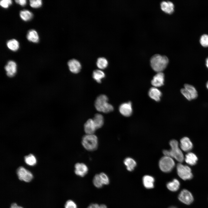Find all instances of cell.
<instances>
[{
	"instance_id": "obj_1",
	"label": "cell",
	"mask_w": 208,
	"mask_h": 208,
	"mask_svg": "<svg viewBox=\"0 0 208 208\" xmlns=\"http://www.w3.org/2000/svg\"><path fill=\"white\" fill-rule=\"evenodd\" d=\"M171 147L170 150H164L163 153L164 156L170 157L175 159L177 161L181 163L183 161V154L179 147L178 142L176 140H171L169 143Z\"/></svg>"
},
{
	"instance_id": "obj_2",
	"label": "cell",
	"mask_w": 208,
	"mask_h": 208,
	"mask_svg": "<svg viewBox=\"0 0 208 208\" xmlns=\"http://www.w3.org/2000/svg\"><path fill=\"white\" fill-rule=\"evenodd\" d=\"M169 62L168 58L165 55L156 54L151 58L150 63L151 67L155 71L162 72L167 67Z\"/></svg>"
},
{
	"instance_id": "obj_3",
	"label": "cell",
	"mask_w": 208,
	"mask_h": 208,
	"mask_svg": "<svg viewBox=\"0 0 208 208\" xmlns=\"http://www.w3.org/2000/svg\"><path fill=\"white\" fill-rule=\"evenodd\" d=\"M108 98L105 95L101 94L98 96L95 102V107L98 111L107 113L113 111L114 107L108 103Z\"/></svg>"
},
{
	"instance_id": "obj_4",
	"label": "cell",
	"mask_w": 208,
	"mask_h": 208,
	"mask_svg": "<svg viewBox=\"0 0 208 208\" xmlns=\"http://www.w3.org/2000/svg\"><path fill=\"white\" fill-rule=\"evenodd\" d=\"M81 144L87 150L93 151L96 150L98 145V140L97 136L94 134H87L82 137Z\"/></svg>"
},
{
	"instance_id": "obj_5",
	"label": "cell",
	"mask_w": 208,
	"mask_h": 208,
	"mask_svg": "<svg viewBox=\"0 0 208 208\" xmlns=\"http://www.w3.org/2000/svg\"><path fill=\"white\" fill-rule=\"evenodd\" d=\"M159 166L161 170L163 172H170L175 166V163L172 158L166 156L162 157L159 162Z\"/></svg>"
},
{
	"instance_id": "obj_6",
	"label": "cell",
	"mask_w": 208,
	"mask_h": 208,
	"mask_svg": "<svg viewBox=\"0 0 208 208\" xmlns=\"http://www.w3.org/2000/svg\"><path fill=\"white\" fill-rule=\"evenodd\" d=\"M177 171L179 176L183 180H190L193 177L190 168L180 163L177 165Z\"/></svg>"
},
{
	"instance_id": "obj_7",
	"label": "cell",
	"mask_w": 208,
	"mask_h": 208,
	"mask_svg": "<svg viewBox=\"0 0 208 208\" xmlns=\"http://www.w3.org/2000/svg\"><path fill=\"white\" fill-rule=\"evenodd\" d=\"M16 173L19 179L25 182H30L33 178L32 173L22 166L17 169Z\"/></svg>"
},
{
	"instance_id": "obj_8",
	"label": "cell",
	"mask_w": 208,
	"mask_h": 208,
	"mask_svg": "<svg viewBox=\"0 0 208 208\" xmlns=\"http://www.w3.org/2000/svg\"><path fill=\"white\" fill-rule=\"evenodd\" d=\"M178 198L181 202L186 205L191 204L194 200L192 194L185 189L183 190L181 192L179 195Z\"/></svg>"
},
{
	"instance_id": "obj_9",
	"label": "cell",
	"mask_w": 208,
	"mask_h": 208,
	"mask_svg": "<svg viewBox=\"0 0 208 208\" xmlns=\"http://www.w3.org/2000/svg\"><path fill=\"white\" fill-rule=\"evenodd\" d=\"M75 173L78 176L83 177L88 172V169L87 166L82 163H77L75 165Z\"/></svg>"
},
{
	"instance_id": "obj_10",
	"label": "cell",
	"mask_w": 208,
	"mask_h": 208,
	"mask_svg": "<svg viewBox=\"0 0 208 208\" xmlns=\"http://www.w3.org/2000/svg\"><path fill=\"white\" fill-rule=\"evenodd\" d=\"M119 111L120 113L125 116H130L132 112L131 102H129L121 104L119 107Z\"/></svg>"
},
{
	"instance_id": "obj_11",
	"label": "cell",
	"mask_w": 208,
	"mask_h": 208,
	"mask_svg": "<svg viewBox=\"0 0 208 208\" xmlns=\"http://www.w3.org/2000/svg\"><path fill=\"white\" fill-rule=\"evenodd\" d=\"M68 65L70 71L73 73H78L81 68L80 62L75 59L70 60L68 62Z\"/></svg>"
},
{
	"instance_id": "obj_12",
	"label": "cell",
	"mask_w": 208,
	"mask_h": 208,
	"mask_svg": "<svg viewBox=\"0 0 208 208\" xmlns=\"http://www.w3.org/2000/svg\"><path fill=\"white\" fill-rule=\"evenodd\" d=\"M97 129L92 119H89L85 123L84 130L86 134H94Z\"/></svg>"
},
{
	"instance_id": "obj_13",
	"label": "cell",
	"mask_w": 208,
	"mask_h": 208,
	"mask_svg": "<svg viewBox=\"0 0 208 208\" xmlns=\"http://www.w3.org/2000/svg\"><path fill=\"white\" fill-rule=\"evenodd\" d=\"M164 75L162 72H158L155 75L151 81V83L155 87H159L164 85Z\"/></svg>"
},
{
	"instance_id": "obj_14",
	"label": "cell",
	"mask_w": 208,
	"mask_h": 208,
	"mask_svg": "<svg viewBox=\"0 0 208 208\" xmlns=\"http://www.w3.org/2000/svg\"><path fill=\"white\" fill-rule=\"evenodd\" d=\"M5 69L7 75L9 77H12L15 75L16 72V64L14 61H10L5 66Z\"/></svg>"
},
{
	"instance_id": "obj_15",
	"label": "cell",
	"mask_w": 208,
	"mask_h": 208,
	"mask_svg": "<svg viewBox=\"0 0 208 208\" xmlns=\"http://www.w3.org/2000/svg\"><path fill=\"white\" fill-rule=\"evenodd\" d=\"M161 10L165 13L171 14L174 11V5L173 3L170 1H163L160 4Z\"/></svg>"
},
{
	"instance_id": "obj_16",
	"label": "cell",
	"mask_w": 208,
	"mask_h": 208,
	"mask_svg": "<svg viewBox=\"0 0 208 208\" xmlns=\"http://www.w3.org/2000/svg\"><path fill=\"white\" fill-rule=\"evenodd\" d=\"M180 146L182 150L185 152L190 151L193 147L192 142L187 137H184L181 140Z\"/></svg>"
},
{
	"instance_id": "obj_17",
	"label": "cell",
	"mask_w": 208,
	"mask_h": 208,
	"mask_svg": "<svg viewBox=\"0 0 208 208\" xmlns=\"http://www.w3.org/2000/svg\"><path fill=\"white\" fill-rule=\"evenodd\" d=\"M149 97L155 101L158 102L160 100L162 93L161 91L156 87H153L151 88L149 90L148 93Z\"/></svg>"
},
{
	"instance_id": "obj_18",
	"label": "cell",
	"mask_w": 208,
	"mask_h": 208,
	"mask_svg": "<svg viewBox=\"0 0 208 208\" xmlns=\"http://www.w3.org/2000/svg\"><path fill=\"white\" fill-rule=\"evenodd\" d=\"M143 181L144 187L148 189H151L154 187V179L152 177L146 175L143 177Z\"/></svg>"
},
{
	"instance_id": "obj_19",
	"label": "cell",
	"mask_w": 208,
	"mask_h": 208,
	"mask_svg": "<svg viewBox=\"0 0 208 208\" xmlns=\"http://www.w3.org/2000/svg\"><path fill=\"white\" fill-rule=\"evenodd\" d=\"M198 158L196 156L194 153L189 152L185 155V160L187 164L193 166L196 163Z\"/></svg>"
},
{
	"instance_id": "obj_20",
	"label": "cell",
	"mask_w": 208,
	"mask_h": 208,
	"mask_svg": "<svg viewBox=\"0 0 208 208\" xmlns=\"http://www.w3.org/2000/svg\"><path fill=\"white\" fill-rule=\"evenodd\" d=\"M92 119L97 129L101 128L103 125L104 119L103 117L101 114H95Z\"/></svg>"
},
{
	"instance_id": "obj_21",
	"label": "cell",
	"mask_w": 208,
	"mask_h": 208,
	"mask_svg": "<svg viewBox=\"0 0 208 208\" xmlns=\"http://www.w3.org/2000/svg\"><path fill=\"white\" fill-rule=\"evenodd\" d=\"M27 38L29 41L34 43L37 42L39 40L37 32L34 29L30 30L28 31Z\"/></svg>"
},
{
	"instance_id": "obj_22",
	"label": "cell",
	"mask_w": 208,
	"mask_h": 208,
	"mask_svg": "<svg viewBox=\"0 0 208 208\" xmlns=\"http://www.w3.org/2000/svg\"><path fill=\"white\" fill-rule=\"evenodd\" d=\"M124 163L127 169L129 171L133 170L136 165V161L132 158L127 157L125 159Z\"/></svg>"
},
{
	"instance_id": "obj_23",
	"label": "cell",
	"mask_w": 208,
	"mask_h": 208,
	"mask_svg": "<svg viewBox=\"0 0 208 208\" xmlns=\"http://www.w3.org/2000/svg\"><path fill=\"white\" fill-rule=\"evenodd\" d=\"M105 73L100 70H94L92 73L93 78L98 83H101V80L105 77Z\"/></svg>"
},
{
	"instance_id": "obj_24",
	"label": "cell",
	"mask_w": 208,
	"mask_h": 208,
	"mask_svg": "<svg viewBox=\"0 0 208 208\" xmlns=\"http://www.w3.org/2000/svg\"><path fill=\"white\" fill-rule=\"evenodd\" d=\"M180 185L179 181L177 179H174L172 181L169 182L167 184V187L169 190L175 192L179 189Z\"/></svg>"
},
{
	"instance_id": "obj_25",
	"label": "cell",
	"mask_w": 208,
	"mask_h": 208,
	"mask_svg": "<svg viewBox=\"0 0 208 208\" xmlns=\"http://www.w3.org/2000/svg\"><path fill=\"white\" fill-rule=\"evenodd\" d=\"M184 87L190 94L192 99H195L197 97V92L194 86L190 84H185L184 85Z\"/></svg>"
},
{
	"instance_id": "obj_26",
	"label": "cell",
	"mask_w": 208,
	"mask_h": 208,
	"mask_svg": "<svg viewBox=\"0 0 208 208\" xmlns=\"http://www.w3.org/2000/svg\"><path fill=\"white\" fill-rule=\"evenodd\" d=\"M7 45L9 49L14 51L17 50L19 47L18 42L15 39L8 41L7 43Z\"/></svg>"
},
{
	"instance_id": "obj_27",
	"label": "cell",
	"mask_w": 208,
	"mask_h": 208,
	"mask_svg": "<svg viewBox=\"0 0 208 208\" xmlns=\"http://www.w3.org/2000/svg\"><path fill=\"white\" fill-rule=\"evenodd\" d=\"M108 65V61L105 58L100 57L98 59L96 62V65L99 69H104L107 67Z\"/></svg>"
},
{
	"instance_id": "obj_28",
	"label": "cell",
	"mask_w": 208,
	"mask_h": 208,
	"mask_svg": "<svg viewBox=\"0 0 208 208\" xmlns=\"http://www.w3.org/2000/svg\"><path fill=\"white\" fill-rule=\"evenodd\" d=\"M20 16L23 20L27 21L29 20L32 18L33 14L29 11L25 10L20 11Z\"/></svg>"
},
{
	"instance_id": "obj_29",
	"label": "cell",
	"mask_w": 208,
	"mask_h": 208,
	"mask_svg": "<svg viewBox=\"0 0 208 208\" xmlns=\"http://www.w3.org/2000/svg\"><path fill=\"white\" fill-rule=\"evenodd\" d=\"M25 162L27 165L33 166L36 163V160L34 156L32 154H30L25 157Z\"/></svg>"
},
{
	"instance_id": "obj_30",
	"label": "cell",
	"mask_w": 208,
	"mask_h": 208,
	"mask_svg": "<svg viewBox=\"0 0 208 208\" xmlns=\"http://www.w3.org/2000/svg\"><path fill=\"white\" fill-rule=\"evenodd\" d=\"M93 182L95 187L98 188H101L103 185L99 174H96L94 176Z\"/></svg>"
},
{
	"instance_id": "obj_31",
	"label": "cell",
	"mask_w": 208,
	"mask_h": 208,
	"mask_svg": "<svg viewBox=\"0 0 208 208\" xmlns=\"http://www.w3.org/2000/svg\"><path fill=\"white\" fill-rule=\"evenodd\" d=\"M200 42L203 47H208V35H203L200 38Z\"/></svg>"
},
{
	"instance_id": "obj_32",
	"label": "cell",
	"mask_w": 208,
	"mask_h": 208,
	"mask_svg": "<svg viewBox=\"0 0 208 208\" xmlns=\"http://www.w3.org/2000/svg\"><path fill=\"white\" fill-rule=\"evenodd\" d=\"M29 1L30 6L33 8H39L42 5V1L41 0H31Z\"/></svg>"
},
{
	"instance_id": "obj_33",
	"label": "cell",
	"mask_w": 208,
	"mask_h": 208,
	"mask_svg": "<svg viewBox=\"0 0 208 208\" xmlns=\"http://www.w3.org/2000/svg\"><path fill=\"white\" fill-rule=\"evenodd\" d=\"M99 174L103 184H108L109 182V180L108 176L104 172L101 173Z\"/></svg>"
},
{
	"instance_id": "obj_34",
	"label": "cell",
	"mask_w": 208,
	"mask_h": 208,
	"mask_svg": "<svg viewBox=\"0 0 208 208\" xmlns=\"http://www.w3.org/2000/svg\"><path fill=\"white\" fill-rule=\"evenodd\" d=\"M65 208H77L76 203L72 200H67L66 203Z\"/></svg>"
},
{
	"instance_id": "obj_35",
	"label": "cell",
	"mask_w": 208,
	"mask_h": 208,
	"mask_svg": "<svg viewBox=\"0 0 208 208\" xmlns=\"http://www.w3.org/2000/svg\"><path fill=\"white\" fill-rule=\"evenodd\" d=\"M181 92L182 94L187 100L190 101L192 100L190 94L185 88H184L181 89Z\"/></svg>"
},
{
	"instance_id": "obj_36",
	"label": "cell",
	"mask_w": 208,
	"mask_h": 208,
	"mask_svg": "<svg viewBox=\"0 0 208 208\" xmlns=\"http://www.w3.org/2000/svg\"><path fill=\"white\" fill-rule=\"evenodd\" d=\"M12 3L11 0H2L0 1V5L4 8H7Z\"/></svg>"
},
{
	"instance_id": "obj_37",
	"label": "cell",
	"mask_w": 208,
	"mask_h": 208,
	"mask_svg": "<svg viewBox=\"0 0 208 208\" xmlns=\"http://www.w3.org/2000/svg\"><path fill=\"white\" fill-rule=\"evenodd\" d=\"M15 2L22 6L25 5L26 3V0H16Z\"/></svg>"
},
{
	"instance_id": "obj_38",
	"label": "cell",
	"mask_w": 208,
	"mask_h": 208,
	"mask_svg": "<svg viewBox=\"0 0 208 208\" xmlns=\"http://www.w3.org/2000/svg\"><path fill=\"white\" fill-rule=\"evenodd\" d=\"M99 205L97 204L93 203L90 204L87 208H99Z\"/></svg>"
},
{
	"instance_id": "obj_39",
	"label": "cell",
	"mask_w": 208,
	"mask_h": 208,
	"mask_svg": "<svg viewBox=\"0 0 208 208\" xmlns=\"http://www.w3.org/2000/svg\"><path fill=\"white\" fill-rule=\"evenodd\" d=\"M10 208H23V207L18 206L16 203H13L11 205Z\"/></svg>"
},
{
	"instance_id": "obj_40",
	"label": "cell",
	"mask_w": 208,
	"mask_h": 208,
	"mask_svg": "<svg viewBox=\"0 0 208 208\" xmlns=\"http://www.w3.org/2000/svg\"><path fill=\"white\" fill-rule=\"evenodd\" d=\"M99 208H107V206L104 204L99 205Z\"/></svg>"
},
{
	"instance_id": "obj_41",
	"label": "cell",
	"mask_w": 208,
	"mask_h": 208,
	"mask_svg": "<svg viewBox=\"0 0 208 208\" xmlns=\"http://www.w3.org/2000/svg\"><path fill=\"white\" fill-rule=\"evenodd\" d=\"M206 65L207 68H208V57L206 60Z\"/></svg>"
},
{
	"instance_id": "obj_42",
	"label": "cell",
	"mask_w": 208,
	"mask_h": 208,
	"mask_svg": "<svg viewBox=\"0 0 208 208\" xmlns=\"http://www.w3.org/2000/svg\"><path fill=\"white\" fill-rule=\"evenodd\" d=\"M206 87L207 89H208V81L207 82L206 84Z\"/></svg>"
},
{
	"instance_id": "obj_43",
	"label": "cell",
	"mask_w": 208,
	"mask_h": 208,
	"mask_svg": "<svg viewBox=\"0 0 208 208\" xmlns=\"http://www.w3.org/2000/svg\"><path fill=\"white\" fill-rule=\"evenodd\" d=\"M169 208H176V207H169Z\"/></svg>"
}]
</instances>
